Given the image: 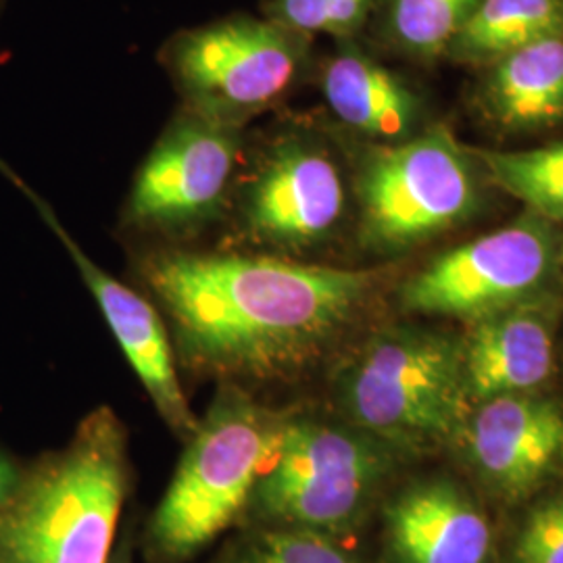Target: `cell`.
<instances>
[{"label": "cell", "mask_w": 563, "mask_h": 563, "mask_svg": "<svg viewBox=\"0 0 563 563\" xmlns=\"http://www.w3.org/2000/svg\"><path fill=\"white\" fill-rule=\"evenodd\" d=\"M115 563H130V560H128V558H125V555H121L120 560H118V562Z\"/></svg>", "instance_id": "cell-24"}, {"label": "cell", "mask_w": 563, "mask_h": 563, "mask_svg": "<svg viewBox=\"0 0 563 563\" xmlns=\"http://www.w3.org/2000/svg\"><path fill=\"white\" fill-rule=\"evenodd\" d=\"M558 257L544 223L523 220L457 246L402 286L407 311L423 316L481 320L530 301Z\"/></svg>", "instance_id": "cell-8"}, {"label": "cell", "mask_w": 563, "mask_h": 563, "mask_svg": "<svg viewBox=\"0 0 563 563\" xmlns=\"http://www.w3.org/2000/svg\"><path fill=\"white\" fill-rule=\"evenodd\" d=\"M181 365L222 384L288 380L355 320L378 272L278 257L167 253L146 263Z\"/></svg>", "instance_id": "cell-1"}, {"label": "cell", "mask_w": 563, "mask_h": 563, "mask_svg": "<svg viewBox=\"0 0 563 563\" xmlns=\"http://www.w3.org/2000/svg\"><path fill=\"white\" fill-rule=\"evenodd\" d=\"M481 157L490 176L511 197L543 218L563 222V144L516 153H483Z\"/></svg>", "instance_id": "cell-19"}, {"label": "cell", "mask_w": 563, "mask_h": 563, "mask_svg": "<svg viewBox=\"0 0 563 563\" xmlns=\"http://www.w3.org/2000/svg\"><path fill=\"white\" fill-rule=\"evenodd\" d=\"M239 146V128L186 113L142 165L128 205L130 220L178 230L211 218L234 176Z\"/></svg>", "instance_id": "cell-9"}, {"label": "cell", "mask_w": 563, "mask_h": 563, "mask_svg": "<svg viewBox=\"0 0 563 563\" xmlns=\"http://www.w3.org/2000/svg\"><path fill=\"white\" fill-rule=\"evenodd\" d=\"M339 393L349 418L380 443H441L467 416L462 346L418 330L376 334L344 367Z\"/></svg>", "instance_id": "cell-4"}, {"label": "cell", "mask_w": 563, "mask_h": 563, "mask_svg": "<svg viewBox=\"0 0 563 563\" xmlns=\"http://www.w3.org/2000/svg\"><path fill=\"white\" fill-rule=\"evenodd\" d=\"M322 90L342 123L372 139L399 141L420 113L413 90L397 74L351 46L328 60Z\"/></svg>", "instance_id": "cell-15"}, {"label": "cell", "mask_w": 563, "mask_h": 563, "mask_svg": "<svg viewBox=\"0 0 563 563\" xmlns=\"http://www.w3.org/2000/svg\"><path fill=\"white\" fill-rule=\"evenodd\" d=\"M342 211L344 184L336 163L301 141H284L265 155L242 202L249 236L288 251L323 241Z\"/></svg>", "instance_id": "cell-10"}, {"label": "cell", "mask_w": 563, "mask_h": 563, "mask_svg": "<svg viewBox=\"0 0 563 563\" xmlns=\"http://www.w3.org/2000/svg\"><path fill=\"white\" fill-rule=\"evenodd\" d=\"M374 0H269L265 18L302 36L328 34L334 38L355 36L367 21Z\"/></svg>", "instance_id": "cell-21"}, {"label": "cell", "mask_w": 563, "mask_h": 563, "mask_svg": "<svg viewBox=\"0 0 563 563\" xmlns=\"http://www.w3.org/2000/svg\"><path fill=\"white\" fill-rule=\"evenodd\" d=\"M307 42L269 18L234 15L180 32L165 59L190 111L241 128L292 88Z\"/></svg>", "instance_id": "cell-6"}, {"label": "cell", "mask_w": 563, "mask_h": 563, "mask_svg": "<svg viewBox=\"0 0 563 563\" xmlns=\"http://www.w3.org/2000/svg\"><path fill=\"white\" fill-rule=\"evenodd\" d=\"M486 101L511 130L551 128L563 121V36L528 44L493 63Z\"/></svg>", "instance_id": "cell-16"}, {"label": "cell", "mask_w": 563, "mask_h": 563, "mask_svg": "<svg viewBox=\"0 0 563 563\" xmlns=\"http://www.w3.org/2000/svg\"><path fill=\"white\" fill-rule=\"evenodd\" d=\"M386 537L399 563H486L490 528L457 486L423 483L386 507Z\"/></svg>", "instance_id": "cell-14"}, {"label": "cell", "mask_w": 563, "mask_h": 563, "mask_svg": "<svg viewBox=\"0 0 563 563\" xmlns=\"http://www.w3.org/2000/svg\"><path fill=\"white\" fill-rule=\"evenodd\" d=\"M481 0H386L384 32L399 51L430 59L462 32Z\"/></svg>", "instance_id": "cell-18"}, {"label": "cell", "mask_w": 563, "mask_h": 563, "mask_svg": "<svg viewBox=\"0 0 563 563\" xmlns=\"http://www.w3.org/2000/svg\"><path fill=\"white\" fill-rule=\"evenodd\" d=\"M20 483V472L0 453V507L9 501V497L15 493Z\"/></svg>", "instance_id": "cell-23"}, {"label": "cell", "mask_w": 563, "mask_h": 563, "mask_svg": "<svg viewBox=\"0 0 563 563\" xmlns=\"http://www.w3.org/2000/svg\"><path fill=\"white\" fill-rule=\"evenodd\" d=\"M383 444L367 432L284 416L246 509L267 526L344 530L362 518L390 467Z\"/></svg>", "instance_id": "cell-5"}, {"label": "cell", "mask_w": 563, "mask_h": 563, "mask_svg": "<svg viewBox=\"0 0 563 563\" xmlns=\"http://www.w3.org/2000/svg\"><path fill=\"white\" fill-rule=\"evenodd\" d=\"M553 36H563V0H481L449 48L462 60L495 63Z\"/></svg>", "instance_id": "cell-17"}, {"label": "cell", "mask_w": 563, "mask_h": 563, "mask_svg": "<svg viewBox=\"0 0 563 563\" xmlns=\"http://www.w3.org/2000/svg\"><path fill=\"white\" fill-rule=\"evenodd\" d=\"M483 402L465 426L472 462L507 499H522L563 465V409L528 393Z\"/></svg>", "instance_id": "cell-12"}, {"label": "cell", "mask_w": 563, "mask_h": 563, "mask_svg": "<svg viewBox=\"0 0 563 563\" xmlns=\"http://www.w3.org/2000/svg\"><path fill=\"white\" fill-rule=\"evenodd\" d=\"M284 416L236 384H222L199 420L151 522V544L169 562L199 553L246 511Z\"/></svg>", "instance_id": "cell-3"}, {"label": "cell", "mask_w": 563, "mask_h": 563, "mask_svg": "<svg viewBox=\"0 0 563 563\" xmlns=\"http://www.w3.org/2000/svg\"><path fill=\"white\" fill-rule=\"evenodd\" d=\"M128 484L125 428L95 409L0 507V563H109Z\"/></svg>", "instance_id": "cell-2"}, {"label": "cell", "mask_w": 563, "mask_h": 563, "mask_svg": "<svg viewBox=\"0 0 563 563\" xmlns=\"http://www.w3.org/2000/svg\"><path fill=\"white\" fill-rule=\"evenodd\" d=\"M363 239L399 251L432 239L476 209L472 165L449 132L374 148L360 174Z\"/></svg>", "instance_id": "cell-7"}, {"label": "cell", "mask_w": 563, "mask_h": 563, "mask_svg": "<svg viewBox=\"0 0 563 563\" xmlns=\"http://www.w3.org/2000/svg\"><path fill=\"white\" fill-rule=\"evenodd\" d=\"M460 346L467 395L476 401L530 393L553 369V325L530 301L476 320Z\"/></svg>", "instance_id": "cell-13"}, {"label": "cell", "mask_w": 563, "mask_h": 563, "mask_svg": "<svg viewBox=\"0 0 563 563\" xmlns=\"http://www.w3.org/2000/svg\"><path fill=\"white\" fill-rule=\"evenodd\" d=\"M516 563H563V495L532 509L516 543Z\"/></svg>", "instance_id": "cell-22"}, {"label": "cell", "mask_w": 563, "mask_h": 563, "mask_svg": "<svg viewBox=\"0 0 563 563\" xmlns=\"http://www.w3.org/2000/svg\"><path fill=\"white\" fill-rule=\"evenodd\" d=\"M21 188L27 190L23 184ZM25 195L38 207L41 216L51 223L55 234L69 251L71 260L78 265L81 278L90 288L95 301L99 302L104 322L109 323L115 341L120 342L125 360L136 372L163 422L167 423L172 432H176L180 439L188 441L195 434L199 420L195 418L181 390L180 378L176 372V355L162 316L139 292L115 280L99 263L92 262L80 246L67 236V232L60 228L46 202L41 201L32 190H27Z\"/></svg>", "instance_id": "cell-11"}, {"label": "cell", "mask_w": 563, "mask_h": 563, "mask_svg": "<svg viewBox=\"0 0 563 563\" xmlns=\"http://www.w3.org/2000/svg\"><path fill=\"white\" fill-rule=\"evenodd\" d=\"M223 563H357L332 534L260 523L230 549Z\"/></svg>", "instance_id": "cell-20"}]
</instances>
